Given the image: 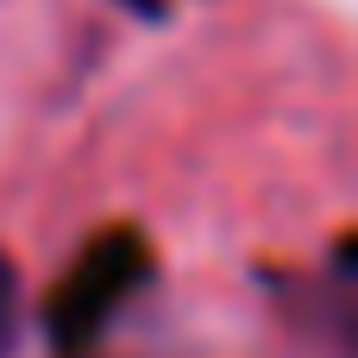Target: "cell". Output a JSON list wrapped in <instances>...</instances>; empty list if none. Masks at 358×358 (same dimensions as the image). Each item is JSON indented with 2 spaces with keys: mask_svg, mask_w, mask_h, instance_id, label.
I'll return each instance as SVG.
<instances>
[{
  "mask_svg": "<svg viewBox=\"0 0 358 358\" xmlns=\"http://www.w3.org/2000/svg\"><path fill=\"white\" fill-rule=\"evenodd\" d=\"M145 277H151V252H145V239H138L132 227L101 233V239L69 264V277L50 289V302H44L50 346H57L63 358H88V352H94V340L107 334V321L126 308V296H132Z\"/></svg>",
  "mask_w": 358,
  "mask_h": 358,
  "instance_id": "cell-1",
  "label": "cell"
},
{
  "mask_svg": "<svg viewBox=\"0 0 358 358\" xmlns=\"http://www.w3.org/2000/svg\"><path fill=\"white\" fill-rule=\"evenodd\" d=\"M19 352V271L0 252V358Z\"/></svg>",
  "mask_w": 358,
  "mask_h": 358,
  "instance_id": "cell-2",
  "label": "cell"
},
{
  "mask_svg": "<svg viewBox=\"0 0 358 358\" xmlns=\"http://www.w3.org/2000/svg\"><path fill=\"white\" fill-rule=\"evenodd\" d=\"M151 6H164V0H151Z\"/></svg>",
  "mask_w": 358,
  "mask_h": 358,
  "instance_id": "cell-3",
  "label": "cell"
}]
</instances>
